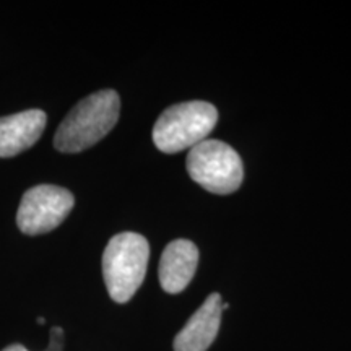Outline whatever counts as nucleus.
<instances>
[{
    "label": "nucleus",
    "instance_id": "nucleus-5",
    "mask_svg": "<svg viewBox=\"0 0 351 351\" xmlns=\"http://www.w3.org/2000/svg\"><path fill=\"white\" fill-rule=\"evenodd\" d=\"M73 204L75 199L64 187L49 184L32 187L21 197L16 225L25 234H44L62 225Z\"/></svg>",
    "mask_w": 351,
    "mask_h": 351
},
{
    "label": "nucleus",
    "instance_id": "nucleus-1",
    "mask_svg": "<svg viewBox=\"0 0 351 351\" xmlns=\"http://www.w3.org/2000/svg\"><path fill=\"white\" fill-rule=\"evenodd\" d=\"M121 98L101 90L72 108L56 132L54 147L62 153H80L103 140L119 121Z\"/></svg>",
    "mask_w": 351,
    "mask_h": 351
},
{
    "label": "nucleus",
    "instance_id": "nucleus-9",
    "mask_svg": "<svg viewBox=\"0 0 351 351\" xmlns=\"http://www.w3.org/2000/svg\"><path fill=\"white\" fill-rule=\"evenodd\" d=\"M2 351H28V350H26L23 345H20V343H13V345H8L7 348H3Z\"/></svg>",
    "mask_w": 351,
    "mask_h": 351
},
{
    "label": "nucleus",
    "instance_id": "nucleus-6",
    "mask_svg": "<svg viewBox=\"0 0 351 351\" xmlns=\"http://www.w3.org/2000/svg\"><path fill=\"white\" fill-rule=\"evenodd\" d=\"M223 311L221 296L212 293L178 333L174 351H207L218 335Z\"/></svg>",
    "mask_w": 351,
    "mask_h": 351
},
{
    "label": "nucleus",
    "instance_id": "nucleus-2",
    "mask_svg": "<svg viewBox=\"0 0 351 351\" xmlns=\"http://www.w3.org/2000/svg\"><path fill=\"white\" fill-rule=\"evenodd\" d=\"M150 245L142 234L121 232L109 241L103 254V276L109 296L124 304L142 287L147 275Z\"/></svg>",
    "mask_w": 351,
    "mask_h": 351
},
{
    "label": "nucleus",
    "instance_id": "nucleus-3",
    "mask_svg": "<svg viewBox=\"0 0 351 351\" xmlns=\"http://www.w3.org/2000/svg\"><path fill=\"white\" fill-rule=\"evenodd\" d=\"M218 122V111L205 101L174 104L158 117L153 127V142L163 153L191 150L212 134Z\"/></svg>",
    "mask_w": 351,
    "mask_h": 351
},
{
    "label": "nucleus",
    "instance_id": "nucleus-7",
    "mask_svg": "<svg viewBox=\"0 0 351 351\" xmlns=\"http://www.w3.org/2000/svg\"><path fill=\"white\" fill-rule=\"evenodd\" d=\"M199 265V249L189 239H176L166 245L160 261L161 288L169 295H178L189 287Z\"/></svg>",
    "mask_w": 351,
    "mask_h": 351
},
{
    "label": "nucleus",
    "instance_id": "nucleus-8",
    "mask_svg": "<svg viewBox=\"0 0 351 351\" xmlns=\"http://www.w3.org/2000/svg\"><path fill=\"white\" fill-rule=\"evenodd\" d=\"M47 117L41 109H28L0 117V158H10L32 148L43 135Z\"/></svg>",
    "mask_w": 351,
    "mask_h": 351
},
{
    "label": "nucleus",
    "instance_id": "nucleus-4",
    "mask_svg": "<svg viewBox=\"0 0 351 351\" xmlns=\"http://www.w3.org/2000/svg\"><path fill=\"white\" fill-rule=\"evenodd\" d=\"M187 171L194 181L218 195H228L241 187L243 161L238 152L219 140H204L189 150Z\"/></svg>",
    "mask_w": 351,
    "mask_h": 351
}]
</instances>
